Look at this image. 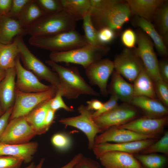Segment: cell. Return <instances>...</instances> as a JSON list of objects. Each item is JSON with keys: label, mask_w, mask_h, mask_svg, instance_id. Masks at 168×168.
<instances>
[{"label": "cell", "mask_w": 168, "mask_h": 168, "mask_svg": "<svg viewBox=\"0 0 168 168\" xmlns=\"http://www.w3.org/2000/svg\"><path fill=\"white\" fill-rule=\"evenodd\" d=\"M60 93L57 91L55 95L50 100V109L55 112L60 109H63L68 112L73 111V108L68 106L65 103Z\"/></svg>", "instance_id": "cell-38"}, {"label": "cell", "mask_w": 168, "mask_h": 168, "mask_svg": "<svg viewBox=\"0 0 168 168\" xmlns=\"http://www.w3.org/2000/svg\"><path fill=\"white\" fill-rule=\"evenodd\" d=\"M77 110L80 114L77 116L62 118L59 120L61 124L78 129L83 132L88 140V147L92 149L97 134L101 132L95 122L93 112L88 110L86 106L81 105Z\"/></svg>", "instance_id": "cell-8"}, {"label": "cell", "mask_w": 168, "mask_h": 168, "mask_svg": "<svg viewBox=\"0 0 168 168\" xmlns=\"http://www.w3.org/2000/svg\"><path fill=\"white\" fill-rule=\"evenodd\" d=\"M15 67L6 71L4 78L0 82V104L4 113L13 106L16 88Z\"/></svg>", "instance_id": "cell-19"}, {"label": "cell", "mask_w": 168, "mask_h": 168, "mask_svg": "<svg viewBox=\"0 0 168 168\" xmlns=\"http://www.w3.org/2000/svg\"><path fill=\"white\" fill-rule=\"evenodd\" d=\"M136 23L151 39L159 53L162 56H166L167 50L163 39L151 22L138 17Z\"/></svg>", "instance_id": "cell-27"}, {"label": "cell", "mask_w": 168, "mask_h": 168, "mask_svg": "<svg viewBox=\"0 0 168 168\" xmlns=\"http://www.w3.org/2000/svg\"><path fill=\"white\" fill-rule=\"evenodd\" d=\"M98 159L104 168H141V164L134 156L127 152L109 151Z\"/></svg>", "instance_id": "cell-18"}, {"label": "cell", "mask_w": 168, "mask_h": 168, "mask_svg": "<svg viewBox=\"0 0 168 168\" xmlns=\"http://www.w3.org/2000/svg\"><path fill=\"white\" fill-rule=\"evenodd\" d=\"M115 31L107 27H103L98 30L99 41L103 45L111 42L114 38Z\"/></svg>", "instance_id": "cell-41"}, {"label": "cell", "mask_w": 168, "mask_h": 168, "mask_svg": "<svg viewBox=\"0 0 168 168\" xmlns=\"http://www.w3.org/2000/svg\"><path fill=\"white\" fill-rule=\"evenodd\" d=\"M51 142L55 148L62 151L68 150L72 144L70 136L63 133H58L54 134L51 138Z\"/></svg>", "instance_id": "cell-36"}, {"label": "cell", "mask_w": 168, "mask_h": 168, "mask_svg": "<svg viewBox=\"0 0 168 168\" xmlns=\"http://www.w3.org/2000/svg\"><path fill=\"white\" fill-rule=\"evenodd\" d=\"M83 156V154L82 153H79L76 155L68 163L59 168H73Z\"/></svg>", "instance_id": "cell-50"}, {"label": "cell", "mask_w": 168, "mask_h": 168, "mask_svg": "<svg viewBox=\"0 0 168 168\" xmlns=\"http://www.w3.org/2000/svg\"><path fill=\"white\" fill-rule=\"evenodd\" d=\"M16 41L19 56L25 68L33 73L39 79L44 80L57 89L59 80L57 74L36 57L26 44L22 36L18 35Z\"/></svg>", "instance_id": "cell-6"}, {"label": "cell", "mask_w": 168, "mask_h": 168, "mask_svg": "<svg viewBox=\"0 0 168 168\" xmlns=\"http://www.w3.org/2000/svg\"><path fill=\"white\" fill-rule=\"evenodd\" d=\"M51 100L40 104L25 116L37 135L46 133L44 128V123L47 111L50 108Z\"/></svg>", "instance_id": "cell-26"}, {"label": "cell", "mask_w": 168, "mask_h": 168, "mask_svg": "<svg viewBox=\"0 0 168 168\" xmlns=\"http://www.w3.org/2000/svg\"><path fill=\"white\" fill-rule=\"evenodd\" d=\"M133 82L134 96H144L157 99L154 82L144 67Z\"/></svg>", "instance_id": "cell-25"}, {"label": "cell", "mask_w": 168, "mask_h": 168, "mask_svg": "<svg viewBox=\"0 0 168 168\" xmlns=\"http://www.w3.org/2000/svg\"><path fill=\"white\" fill-rule=\"evenodd\" d=\"M45 62L58 75L59 84L57 91L62 96L73 99L81 95H99L81 75L77 68L65 67L50 59Z\"/></svg>", "instance_id": "cell-1"}, {"label": "cell", "mask_w": 168, "mask_h": 168, "mask_svg": "<svg viewBox=\"0 0 168 168\" xmlns=\"http://www.w3.org/2000/svg\"><path fill=\"white\" fill-rule=\"evenodd\" d=\"M22 160L11 156H0V168H19Z\"/></svg>", "instance_id": "cell-43"}, {"label": "cell", "mask_w": 168, "mask_h": 168, "mask_svg": "<svg viewBox=\"0 0 168 168\" xmlns=\"http://www.w3.org/2000/svg\"><path fill=\"white\" fill-rule=\"evenodd\" d=\"M141 168H166L167 159L164 156L156 153L141 154L138 156Z\"/></svg>", "instance_id": "cell-31"}, {"label": "cell", "mask_w": 168, "mask_h": 168, "mask_svg": "<svg viewBox=\"0 0 168 168\" xmlns=\"http://www.w3.org/2000/svg\"><path fill=\"white\" fill-rule=\"evenodd\" d=\"M76 21L64 9L55 14L44 15L25 30V35L47 36L74 30Z\"/></svg>", "instance_id": "cell-4"}, {"label": "cell", "mask_w": 168, "mask_h": 168, "mask_svg": "<svg viewBox=\"0 0 168 168\" xmlns=\"http://www.w3.org/2000/svg\"><path fill=\"white\" fill-rule=\"evenodd\" d=\"M161 153L167 156L168 154V132L166 131L159 140L141 151L142 154Z\"/></svg>", "instance_id": "cell-34"}, {"label": "cell", "mask_w": 168, "mask_h": 168, "mask_svg": "<svg viewBox=\"0 0 168 168\" xmlns=\"http://www.w3.org/2000/svg\"><path fill=\"white\" fill-rule=\"evenodd\" d=\"M131 12L150 22L156 11L164 2L162 0H127Z\"/></svg>", "instance_id": "cell-24"}, {"label": "cell", "mask_w": 168, "mask_h": 168, "mask_svg": "<svg viewBox=\"0 0 168 168\" xmlns=\"http://www.w3.org/2000/svg\"><path fill=\"white\" fill-rule=\"evenodd\" d=\"M85 69L86 75L92 85L97 86L104 96L108 94L107 83L114 70L113 61L109 59H100Z\"/></svg>", "instance_id": "cell-13"}, {"label": "cell", "mask_w": 168, "mask_h": 168, "mask_svg": "<svg viewBox=\"0 0 168 168\" xmlns=\"http://www.w3.org/2000/svg\"><path fill=\"white\" fill-rule=\"evenodd\" d=\"M36 166L34 162H32L27 167L24 168H35Z\"/></svg>", "instance_id": "cell-53"}, {"label": "cell", "mask_w": 168, "mask_h": 168, "mask_svg": "<svg viewBox=\"0 0 168 168\" xmlns=\"http://www.w3.org/2000/svg\"><path fill=\"white\" fill-rule=\"evenodd\" d=\"M0 104V117L4 113Z\"/></svg>", "instance_id": "cell-54"}, {"label": "cell", "mask_w": 168, "mask_h": 168, "mask_svg": "<svg viewBox=\"0 0 168 168\" xmlns=\"http://www.w3.org/2000/svg\"><path fill=\"white\" fill-rule=\"evenodd\" d=\"M64 9L70 13L77 21L82 20L90 13V0H60Z\"/></svg>", "instance_id": "cell-28"}, {"label": "cell", "mask_w": 168, "mask_h": 168, "mask_svg": "<svg viewBox=\"0 0 168 168\" xmlns=\"http://www.w3.org/2000/svg\"><path fill=\"white\" fill-rule=\"evenodd\" d=\"M157 140V139L152 138L124 143L104 142L95 144L92 149L98 158L103 154L111 151L133 154L141 152Z\"/></svg>", "instance_id": "cell-17"}, {"label": "cell", "mask_w": 168, "mask_h": 168, "mask_svg": "<svg viewBox=\"0 0 168 168\" xmlns=\"http://www.w3.org/2000/svg\"><path fill=\"white\" fill-rule=\"evenodd\" d=\"M57 91L52 86L47 91L38 93L24 92L16 89L15 101L9 120L26 116L40 104L52 99Z\"/></svg>", "instance_id": "cell-7"}, {"label": "cell", "mask_w": 168, "mask_h": 168, "mask_svg": "<svg viewBox=\"0 0 168 168\" xmlns=\"http://www.w3.org/2000/svg\"><path fill=\"white\" fill-rule=\"evenodd\" d=\"M44 160L45 159L44 158L41 159L35 168H42Z\"/></svg>", "instance_id": "cell-52"}, {"label": "cell", "mask_w": 168, "mask_h": 168, "mask_svg": "<svg viewBox=\"0 0 168 168\" xmlns=\"http://www.w3.org/2000/svg\"><path fill=\"white\" fill-rule=\"evenodd\" d=\"M113 63L115 71L131 82H133L144 67L134 51L128 48L117 55Z\"/></svg>", "instance_id": "cell-12"}, {"label": "cell", "mask_w": 168, "mask_h": 168, "mask_svg": "<svg viewBox=\"0 0 168 168\" xmlns=\"http://www.w3.org/2000/svg\"><path fill=\"white\" fill-rule=\"evenodd\" d=\"M133 106L141 109L146 116L160 118L167 116L168 109L157 99L144 96H134L131 103Z\"/></svg>", "instance_id": "cell-21"}, {"label": "cell", "mask_w": 168, "mask_h": 168, "mask_svg": "<svg viewBox=\"0 0 168 168\" xmlns=\"http://www.w3.org/2000/svg\"><path fill=\"white\" fill-rule=\"evenodd\" d=\"M15 67L16 90L24 92L38 93L46 91L52 87L51 85H47L41 83L33 73L24 67L19 55L16 59Z\"/></svg>", "instance_id": "cell-14"}, {"label": "cell", "mask_w": 168, "mask_h": 168, "mask_svg": "<svg viewBox=\"0 0 168 168\" xmlns=\"http://www.w3.org/2000/svg\"><path fill=\"white\" fill-rule=\"evenodd\" d=\"M159 71L161 80L168 82V62L166 60L159 62Z\"/></svg>", "instance_id": "cell-46"}, {"label": "cell", "mask_w": 168, "mask_h": 168, "mask_svg": "<svg viewBox=\"0 0 168 168\" xmlns=\"http://www.w3.org/2000/svg\"><path fill=\"white\" fill-rule=\"evenodd\" d=\"M156 135L141 134L130 130L114 126L96 135L94 140V144L109 142L117 143L130 142L156 138Z\"/></svg>", "instance_id": "cell-16"}, {"label": "cell", "mask_w": 168, "mask_h": 168, "mask_svg": "<svg viewBox=\"0 0 168 168\" xmlns=\"http://www.w3.org/2000/svg\"><path fill=\"white\" fill-rule=\"evenodd\" d=\"M121 40L123 44L127 48L132 49L135 47L137 43V36L132 29H127L122 33Z\"/></svg>", "instance_id": "cell-40"}, {"label": "cell", "mask_w": 168, "mask_h": 168, "mask_svg": "<svg viewBox=\"0 0 168 168\" xmlns=\"http://www.w3.org/2000/svg\"><path fill=\"white\" fill-rule=\"evenodd\" d=\"M100 8L90 11L91 18L96 29L107 27L114 31L121 29L128 21L131 13L126 2L121 0H107Z\"/></svg>", "instance_id": "cell-2"}, {"label": "cell", "mask_w": 168, "mask_h": 168, "mask_svg": "<svg viewBox=\"0 0 168 168\" xmlns=\"http://www.w3.org/2000/svg\"><path fill=\"white\" fill-rule=\"evenodd\" d=\"M109 50L105 45L88 44L69 51L51 52L50 60L56 63L64 62L79 64L86 69L93 63L100 59Z\"/></svg>", "instance_id": "cell-5"}, {"label": "cell", "mask_w": 168, "mask_h": 168, "mask_svg": "<svg viewBox=\"0 0 168 168\" xmlns=\"http://www.w3.org/2000/svg\"><path fill=\"white\" fill-rule=\"evenodd\" d=\"M55 113L50 108L47 111L44 123V128L45 132L48 130L54 122Z\"/></svg>", "instance_id": "cell-47"}, {"label": "cell", "mask_w": 168, "mask_h": 168, "mask_svg": "<svg viewBox=\"0 0 168 168\" xmlns=\"http://www.w3.org/2000/svg\"><path fill=\"white\" fill-rule=\"evenodd\" d=\"M73 168H101L99 164L90 158L83 156Z\"/></svg>", "instance_id": "cell-44"}, {"label": "cell", "mask_w": 168, "mask_h": 168, "mask_svg": "<svg viewBox=\"0 0 168 168\" xmlns=\"http://www.w3.org/2000/svg\"><path fill=\"white\" fill-rule=\"evenodd\" d=\"M168 121L167 116L160 118L147 116L135 119L122 125L116 126L135 132L148 135H156L161 133Z\"/></svg>", "instance_id": "cell-15"}, {"label": "cell", "mask_w": 168, "mask_h": 168, "mask_svg": "<svg viewBox=\"0 0 168 168\" xmlns=\"http://www.w3.org/2000/svg\"><path fill=\"white\" fill-rule=\"evenodd\" d=\"M38 147V143L35 142L21 144L0 143V156L17 158L22 160L23 162L28 163L31 162Z\"/></svg>", "instance_id": "cell-20"}, {"label": "cell", "mask_w": 168, "mask_h": 168, "mask_svg": "<svg viewBox=\"0 0 168 168\" xmlns=\"http://www.w3.org/2000/svg\"><path fill=\"white\" fill-rule=\"evenodd\" d=\"M25 35V29L17 18L0 15V43L10 44L17 36Z\"/></svg>", "instance_id": "cell-22"}, {"label": "cell", "mask_w": 168, "mask_h": 168, "mask_svg": "<svg viewBox=\"0 0 168 168\" xmlns=\"http://www.w3.org/2000/svg\"><path fill=\"white\" fill-rule=\"evenodd\" d=\"M138 115V111L134 106L125 103L117 105L110 111L93 118V119L102 132L134 120Z\"/></svg>", "instance_id": "cell-9"}, {"label": "cell", "mask_w": 168, "mask_h": 168, "mask_svg": "<svg viewBox=\"0 0 168 168\" xmlns=\"http://www.w3.org/2000/svg\"><path fill=\"white\" fill-rule=\"evenodd\" d=\"M31 0H12L11 8L7 16L17 18Z\"/></svg>", "instance_id": "cell-39"}, {"label": "cell", "mask_w": 168, "mask_h": 168, "mask_svg": "<svg viewBox=\"0 0 168 168\" xmlns=\"http://www.w3.org/2000/svg\"><path fill=\"white\" fill-rule=\"evenodd\" d=\"M111 95L110 99L106 102L103 103L102 108L100 110L93 112V118L110 111L118 105V103L119 100L118 98L115 95Z\"/></svg>", "instance_id": "cell-42"}, {"label": "cell", "mask_w": 168, "mask_h": 168, "mask_svg": "<svg viewBox=\"0 0 168 168\" xmlns=\"http://www.w3.org/2000/svg\"><path fill=\"white\" fill-rule=\"evenodd\" d=\"M12 0H0V15H7L9 12Z\"/></svg>", "instance_id": "cell-48"}, {"label": "cell", "mask_w": 168, "mask_h": 168, "mask_svg": "<svg viewBox=\"0 0 168 168\" xmlns=\"http://www.w3.org/2000/svg\"><path fill=\"white\" fill-rule=\"evenodd\" d=\"M83 20L82 27L85 33L84 35L89 44L96 46L105 45L101 44L98 40V30L92 23L90 13L86 15Z\"/></svg>", "instance_id": "cell-33"}, {"label": "cell", "mask_w": 168, "mask_h": 168, "mask_svg": "<svg viewBox=\"0 0 168 168\" xmlns=\"http://www.w3.org/2000/svg\"><path fill=\"white\" fill-rule=\"evenodd\" d=\"M137 48L134 51L141 60L144 67L154 82L161 79L159 71V61L154 49V44L146 34L138 33Z\"/></svg>", "instance_id": "cell-11"}, {"label": "cell", "mask_w": 168, "mask_h": 168, "mask_svg": "<svg viewBox=\"0 0 168 168\" xmlns=\"http://www.w3.org/2000/svg\"><path fill=\"white\" fill-rule=\"evenodd\" d=\"M111 75L108 93L115 96L124 103L130 104L134 96L133 85L126 81L114 70Z\"/></svg>", "instance_id": "cell-23"}, {"label": "cell", "mask_w": 168, "mask_h": 168, "mask_svg": "<svg viewBox=\"0 0 168 168\" xmlns=\"http://www.w3.org/2000/svg\"><path fill=\"white\" fill-rule=\"evenodd\" d=\"M45 15H52L64 10L60 0H35Z\"/></svg>", "instance_id": "cell-35"}, {"label": "cell", "mask_w": 168, "mask_h": 168, "mask_svg": "<svg viewBox=\"0 0 168 168\" xmlns=\"http://www.w3.org/2000/svg\"><path fill=\"white\" fill-rule=\"evenodd\" d=\"M13 107V106L9 109L0 117V140L9 122Z\"/></svg>", "instance_id": "cell-45"}, {"label": "cell", "mask_w": 168, "mask_h": 168, "mask_svg": "<svg viewBox=\"0 0 168 168\" xmlns=\"http://www.w3.org/2000/svg\"><path fill=\"white\" fill-rule=\"evenodd\" d=\"M6 74V71L0 68V82L4 78Z\"/></svg>", "instance_id": "cell-51"}, {"label": "cell", "mask_w": 168, "mask_h": 168, "mask_svg": "<svg viewBox=\"0 0 168 168\" xmlns=\"http://www.w3.org/2000/svg\"><path fill=\"white\" fill-rule=\"evenodd\" d=\"M87 104L86 106L87 109L92 111H96L100 110L102 107L103 103L99 100L96 99H93L87 101Z\"/></svg>", "instance_id": "cell-49"}, {"label": "cell", "mask_w": 168, "mask_h": 168, "mask_svg": "<svg viewBox=\"0 0 168 168\" xmlns=\"http://www.w3.org/2000/svg\"><path fill=\"white\" fill-rule=\"evenodd\" d=\"M44 15L35 0H31L17 18L25 30Z\"/></svg>", "instance_id": "cell-30"}, {"label": "cell", "mask_w": 168, "mask_h": 168, "mask_svg": "<svg viewBox=\"0 0 168 168\" xmlns=\"http://www.w3.org/2000/svg\"><path fill=\"white\" fill-rule=\"evenodd\" d=\"M156 21L160 35L164 42H167L168 37V6L164 2L156 11Z\"/></svg>", "instance_id": "cell-32"}, {"label": "cell", "mask_w": 168, "mask_h": 168, "mask_svg": "<svg viewBox=\"0 0 168 168\" xmlns=\"http://www.w3.org/2000/svg\"><path fill=\"white\" fill-rule=\"evenodd\" d=\"M155 92L159 100L167 107L168 83L161 79L154 82Z\"/></svg>", "instance_id": "cell-37"}, {"label": "cell", "mask_w": 168, "mask_h": 168, "mask_svg": "<svg viewBox=\"0 0 168 168\" xmlns=\"http://www.w3.org/2000/svg\"><path fill=\"white\" fill-rule=\"evenodd\" d=\"M36 134L25 116L10 120L0 140V143L21 144L28 143Z\"/></svg>", "instance_id": "cell-10"}, {"label": "cell", "mask_w": 168, "mask_h": 168, "mask_svg": "<svg viewBox=\"0 0 168 168\" xmlns=\"http://www.w3.org/2000/svg\"><path fill=\"white\" fill-rule=\"evenodd\" d=\"M19 55V49L14 39L9 44L0 43V68L6 71L15 67L16 59Z\"/></svg>", "instance_id": "cell-29"}, {"label": "cell", "mask_w": 168, "mask_h": 168, "mask_svg": "<svg viewBox=\"0 0 168 168\" xmlns=\"http://www.w3.org/2000/svg\"><path fill=\"white\" fill-rule=\"evenodd\" d=\"M29 44L51 52L69 51L89 44L84 35L75 29L44 36H30Z\"/></svg>", "instance_id": "cell-3"}]
</instances>
